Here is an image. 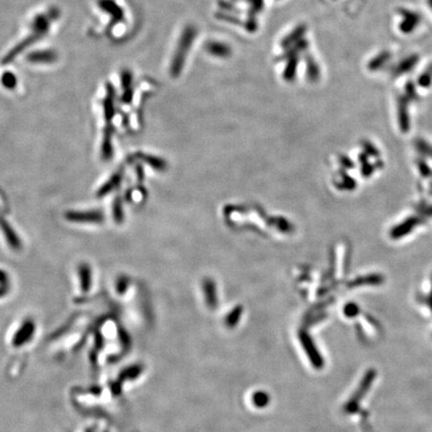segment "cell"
<instances>
[{
	"instance_id": "8fae6325",
	"label": "cell",
	"mask_w": 432,
	"mask_h": 432,
	"mask_svg": "<svg viewBox=\"0 0 432 432\" xmlns=\"http://www.w3.org/2000/svg\"><path fill=\"white\" fill-rule=\"evenodd\" d=\"M128 287V279L125 277H121L116 284V290L118 293H124Z\"/></svg>"
},
{
	"instance_id": "277c9868",
	"label": "cell",
	"mask_w": 432,
	"mask_h": 432,
	"mask_svg": "<svg viewBox=\"0 0 432 432\" xmlns=\"http://www.w3.org/2000/svg\"><path fill=\"white\" fill-rule=\"evenodd\" d=\"M78 275L80 281V287L83 293L89 292L92 285V273L91 268L86 263H82L78 267Z\"/></svg>"
},
{
	"instance_id": "3957f363",
	"label": "cell",
	"mask_w": 432,
	"mask_h": 432,
	"mask_svg": "<svg viewBox=\"0 0 432 432\" xmlns=\"http://www.w3.org/2000/svg\"><path fill=\"white\" fill-rule=\"evenodd\" d=\"M0 228L3 231L4 237L11 249L15 250V251H19L22 248V243L19 236L12 228V226L3 218H0Z\"/></svg>"
},
{
	"instance_id": "5b68a950",
	"label": "cell",
	"mask_w": 432,
	"mask_h": 432,
	"mask_svg": "<svg viewBox=\"0 0 432 432\" xmlns=\"http://www.w3.org/2000/svg\"><path fill=\"white\" fill-rule=\"evenodd\" d=\"M401 13L404 16V20L400 25V29L405 33H409L416 27L420 18L417 14H415L414 12H411V11L401 10Z\"/></svg>"
},
{
	"instance_id": "ba28073f",
	"label": "cell",
	"mask_w": 432,
	"mask_h": 432,
	"mask_svg": "<svg viewBox=\"0 0 432 432\" xmlns=\"http://www.w3.org/2000/svg\"><path fill=\"white\" fill-rule=\"evenodd\" d=\"M417 60H418V58H417V56H415V55H413V56H410L409 58H407V59H405L404 61H402L396 68H395V70H394V72H395V74H402V73H405V72H407V71H409L410 69H412V68L414 67V65H415V63L417 62Z\"/></svg>"
},
{
	"instance_id": "30bf717a",
	"label": "cell",
	"mask_w": 432,
	"mask_h": 432,
	"mask_svg": "<svg viewBox=\"0 0 432 432\" xmlns=\"http://www.w3.org/2000/svg\"><path fill=\"white\" fill-rule=\"evenodd\" d=\"M431 81H432V65L419 77L418 83L423 87H427L428 85H430Z\"/></svg>"
},
{
	"instance_id": "52a82bcc",
	"label": "cell",
	"mask_w": 432,
	"mask_h": 432,
	"mask_svg": "<svg viewBox=\"0 0 432 432\" xmlns=\"http://www.w3.org/2000/svg\"><path fill=\"white\" fill-rule=\"evenodd\" d=\"M112 132L110 128H106L104 132V138L102 143V157L105 160H108L111 158L113 154V147H112Z\"/></svg>"
},
{
	"instance_id": "7c38bea8",
	"label": "cell",
	"mask_w": 432,
	"mask_h": 432,
	"mask_svg": "<svg viewBox=\"0 0 432 432\" xmlns=\"http://www.w3.org/2000/svg\"><path fill=\"white\" fill-rule=\"evenodd\" d=\"M428 2H429V4L431 6V9H432V0H428Z\"/></svg>"
},
{
	"instance_id": "9c48e42d",
	"label": "cell",
	"mask_w": 432,
	"mask_h": 432,
	"mask_svg": "<svg viewBox=\"0 0 432 432\" xmlns=\"http://www.w3.org/2000/svg\"><path fill=\"white\" fill-rule=\"evenodd\" d=\"M112 213H113V218H114L115 222L121 223L123 221L124 211H123V207H122V201L119 197H116L114 202H113Z\"/></svg>"
},
{
	"instance_id": "6da1fadb",
	"label": "cell",
	"mask_w": 432,
	"mask_h": 432,
	"mask_svg": "<svg viewBox=\"0 0 432 432\" xmlns=\"http://www.w3.org/2000/svg\"><path fill=\"white\" fill-rule=\"evenodd\" d=\"M54 14L49 13H38L35 15L33 21L31 20L30 25L27 28V33L21 38V41H19L17 44H15L14 48L11 49V51L7 54V60H11L13 58V55L18 54L20 51L23 50V47H26L27 45H30L35 42V37H42L43 35L47 34L51 28V23L53 19H57L56 17L51 18Z\"/></svg>"
},
{
	"instance_id": "8992f818",
	"label": "cell",
	"mask_w": 432,
	"mask_h": 432,
	"mask_svg": "<svg viewBox=\"0 0 432 432\" xmlns=\"http://www.w3.org/2000/svg\"><path fill=\"white\" fill-rule=\"evenodd\" d=\"M122 179V173L121 172H117L113 176H111L106 182L99 188L97 196L98 197H103L106 196L107 194H109L111 191L114 190L115 188H117V186L120 184Z\"/></svg>"
},
{
	"instance_id": "7a4b0ae2",
	"label": "cell",
	"mask_w": 432,
	"mask_h": 432,
	"mask_svg": "<svg viewBox=\"0 0 432 432\" xmlns=\"http://www.w3.org/2000/svg\"><path fill=\"white\" fill-rule=\"evenodd\" d=\"M65 218L71 222L82 223H101L104 215L100 211H69L65 214Z\"/></svg>"
}]
</instances>
